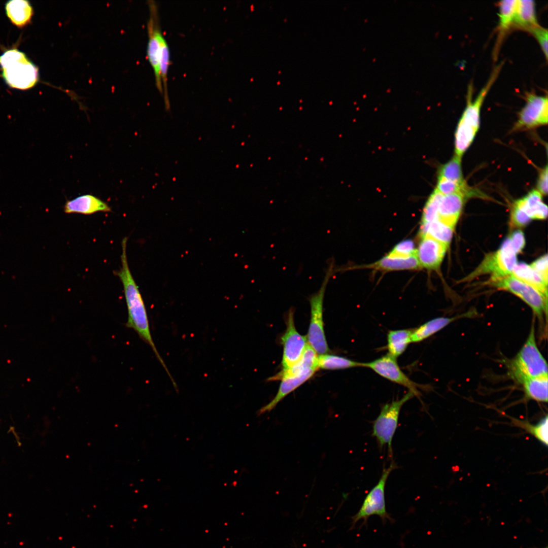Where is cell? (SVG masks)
Masks as SVG:
<instances>
[{"instance_id": "cell-30", "label": "cell", "mask_w": 548, "mask_h": 548, "mask_svg": "<svg viewBox=\"0 0 548 548\" xmlns=\"http://www.w3.org/2000/svg\"><path fill=\"white\" fill-rule=\"evenodd\" d=\"M438 177L455 183L460 186L466 185L463 178L461 158L455 156L443 164L439 171Z\"/></svg>"}, {"instance_id": "cell-2", "label": "cell", "mask_w": 548, "mask_h": 548, "mask_svg": "<svg viewBox=\"0 0 548 548\" xmlns=\"http://www.w3.org/2000/svg\"><path fill=\"white\" fill-rule=\"evenodd\" d=\"M503 62L493 70L486 84L473 100V85L471 83L467 92L466 106L459 121L455 134V155L461 158L472 143L478 130L482 106L491 87L497 78Z\"/></svg>"}, {"instance_id": "cell-14", "label": "cell", "mask_w": 548, "mask_h": 548, "mask_svg": "<svg viewBox=\"0 0 548 548\" xmlns=\"http://www.w3.org/2000/svg\"><path fill=\"white\" fill-rule=\"evenodd\" d=\"M421 237L416 253L420 267L428 269L438 268L448 247L429 236L424 235Z\"/></svg>"}, {"instance_id": "cell-12", "label": "cell", "mask_w": 548, "mask_h": 548, "mask_svg": "<svg viewBox=\"0 0 548 548\" xmlns=\"http://www.w3.org/2000/svg\"><path fill=\"white\" fill-rule=\"evenodd\" d=\"M294 314V309H290L288 314L286 330L281 336L283 346L282 369L289 368L298 362L308 345L306 336L301 335L295 328Z\"/></svg>"}, {"instance_id": "cell-17", "label": "cell", "mask_w": 548, "mask_h": 548, "mask_svg": "<svg viewBox=\"0 0 548 548\" xmlns=\"http://www.w3.org/2000/svg\"><path fill=\"white\" fill-rule=\"evenodd\" d=\"M315 371H310L302 373L288 376L281 379V384L274 398L268 404L262 407L258 412L260 416L272 410L283 398L293 391L315 373Z\"/></svg>"}, {"instance_id": "cell-7", "label": "cell", "mask_w": 548, "mask_h": 548, "mask_svg": "<svg viewBox=\"0 0 548 548\" xmlns=\"http://www.w3.org/2000/svg\"><path fill=\"white\" fill-rule=\"evenodd\" d=\"M396 467L392 462L388 468L384 469L377 484L368 492L357 513L352 517L351 528L360 520H363V525H366L368 518L373 515L380 517L383 523L387 520L394 521L386 510L385 489L390 473Z\"/></svg>"}, {"instance_id": "cell-6", "label": "cell", "mask_w": 548, "mask_h": 548, "mask_svg": "<svg viewBox=\"0 0 548 548\" xmlns=\"http://www.w3.org/2000/svg\"><path fill=\"white\" fill-rule=\"evenodd\" d=\"M415 396L410 391L401 398L383 405L380 413L374 421L372 435L376 439L379 447H388L389 454H392V439L398 426L399 416L403 405Z\"/></svg>"}, {"instance_id": "cell-1", "label": "cell", "mask_w": 548, "mask_h": 548, "mask_svg": "<svg viewBox=\"0 0 548 548\" xmlns=\"http://www.w3.org/2000/svg\"><path fill=\"white\" fill-rule=\"evenodd\" d=\"M127 242V237L122 239L121 265L120 268L114 272L119 278L123 287L128 313L126 326L133 329L139 337L151 347L158 360L170 377L171 375L152 339L145 305L128 266L126 253Z\"/></svg>"}, {"instance_id": "cell-24", "label": "cell", "mask_w": 548, "mask_h": 548, "mask_svg": "<svg viewBox=\"0 0 548 548\" xmlns=\"http://www.w3.org/2000/svg\"><path fill=\"white\" fill-rule=\"evenodd\" d=\"M413 329H404L390 330L387 334V349L388 354L397 358L406 349L412 342Z\"/></svg>"}, {"instance_id": "cell-4", "label": "cell", "mask_w": 548, "mask_h": 548, "mask_svg": "<svg viewBox=\"0 0 548 548\" xmlns=\"http://www.w3.org/2000/svg\"><path fill=\"white\" fill-rule=\"evenodd\" d=\"M0 66L3 78L11 88L26 90L38 81V68L17 49L8 50L0 55Z\"/></svg>"}, {"instance_id": "cell-26", "label": "cell", "mask_w": 548, "mask_h": 548, "mask_svg": "<svg viewBox=\"0 0 548 548\" xmlns=\"http://www.w3.org/2000/svg\"><path fill=\"white\" fill-rule=\"evenodd\" d=\"M517 0H504L499 3L498 44L513 25Z\"/></svg>"}, {"instance_id": "cell-10", "label": "cell", "mask_w": 548, "mask_h": 548, "mask_svg": "<svg viewBox=\"0 0 548 548\" xmlns=\"http://www.w3.org/2000/svg\"><path fill=\"white\" fill-rule=\"evenodd\" d=\"M526 104L519 114L513 130L530 129L546 125L548 121L547 96H540L532 92L525 96Z\"/></svg>"}, {"instance_id": "cell-23", "label": "cell", "mask_w": 548, "mask_h": 548, "mask_svg": "<svg viewBox=\"0 0 548 548\" xmlns=\"http://www.w3.org/2000/svg\"><path fill=\"white\" fill-rule=\"evenodd\" d=\"M369 268L389 271L404 269H415L420 267L416 255L407 258L391 257L387 255L375 263L368 265Z\"/></svg>"}, {"instance_id": "cell-9", "label": "cell", "mask_w": 548, "mask_h": 548, "mask_svg": "<svg viewBox=\"0 0 548 548\" xmlns=\"http://www.w3.org/2000/svg\"><path fill=\"white\" fill-rule=\"evenodd\" d=\"M492 286L499 289L510 292L519 297L532 310L542 321L543 315L547 318V298L538 290L517 279L511 274L498 279L491 280Z\"/></svg>"}, {"instance_id": "cell-13", "label": "cell", "mask_w": 548, "mask_h": 548, "mask_svg": "<svg viewBox=\"0 0 548 548\" xmlns=\"http://www.w3.org/2000/svg\"><path fill=\"white\" fill-rule=\"evenodd\" d=\"M362 367L369 368L391 382L401 385L419 397V388L423 386L411 380L400 369L396 358L387 353L371 362L362 363Z\"/></svg>"}, {"instance_id": "cell-36", "label": "cell", "mask_w": 548, "mask_h": 548, "mask_svg": "<svg viewBox=\"0 0 548 548\" xmlns=\"http://www.w3.org/2000/svg\"><path fill=\"white\" fill-rule=\"evenodd\" d=\"M508 238L510 245L516 254L521 251L524 248L525 239L524 233L522 231L517 230L515 231Z\"/></svg>"}, {"instance_id": "cell-21", "label": "cell", "mask_w": 548, "mask_h": 548, "mask_svg": "<svg viewBox=\"0 0 548 548\" xmlns=\"http://www.w3.org/2000/svg\"><path fill=\"white\" fill-rule=\"evenodd\" d=\"M5 10L10 20L18 27H23L27 24L33 15L32 7L27 1H8L6 4Z\"/></svg>"}, {"instance_id": "cell-3", "label": "cell", "mask_w": 548, "mask_h": 548, "mask_svg": "<svg viewBox=\"0 0 548 548\" xmlns=\"http://www.w3.org/2000/svg\"><path fill=\"white\" fill-rule=\"evenodd\" d=\"M508 368L511 378L522 384L531 378L548 375L547 362L536 345L534 321L526 341Z\"/></svg>"}, {"instance_id": "cell-33", "label": "cell", "mask_w": 548, "mask_h": 548, "mask_svg": "<svg viewBox=\"0 0 548 548\" xmlns=\"http://www.w3.org/2000/svg\"><path fill=\"white\" fill-rule=\"evenodd\" d=\"M435 189L443 195L458 191L468 190L467 185L460 186L455 183L440 177L438 178V182Z\"/></svg>"}, {"instance_id": "cell-39", "label": "cell", "mask_w": 548, "mask_h": 548, "mask_svg": "<svg viewBox=\"0 0 548 548\" xmlns=\"http://www.w3.org/2000/svg\"><path fill=\"white\" fill-rule=\"evenodd\" d=\"M545 548H547V547H546Z\"/></svg>"}, {"instance_id": "cell-29", "label": "cell", "mask_w": 548, "mask_h": 548, "mask_svg": "<svg viewBox=\"0 0 548 548\" xmlns=\"http://www.w3.org/2000/svg\"><path fill=\"white\" fill-rule=\"evenodd\" d=\"M512 422L517 427L522 428L532 435L545 447L547 446L548 418L547 415L537 424H533L527 421L512 418Z\"/></svg>"}, {"instance_id": "cell-11", "label": "cell", "mask_w": 548, "mask_h": 548, "mask_svg": "<svg viewBox=\"0 0 548 548\" xmlns=\"http://www.w3.org/2000/svg\"><path fill=\"white\" fill-rule=\"evenodd\" d=\"M149 18L147 23L148 42L147 56L151 65L155 80L156 86L162 95L163 90L160 71V36L162 33L159 23L158 9L153 1L148 2Z\"/></svg>"}, {"instance_id": "cell-19", "label": "cell", "mask_w": 548, "mask_h": 548, "mask_svg": "<svg viewBox=\"0 0 548 548\" xmlns=\"http://www.w3.org/2000/svg\"><path fill=\"white\" fill-rule=\"evenodd\" d=\"M538 25L534 2L517 0L513 26L528 32Z\"/></svg>"}, {"instance_id": "cell-18", "label": "cell", "mask_w": 548, "mask_h": 548, "mask_svg": "<svg viewBox=\"0 0 548 548\" xmlns=\"http://www.w3.org/2000/svg\"><path fill=\"white\" fill-rule=\"evenodd\" d=\"M542 194L536 189L516 200L514 204L521 209L531 219H544L547 215V207L543 202Z\"/></svg>"}, {"instance_id": "cell-16", "label": "cell", "mask_w": 548, "mask_h": 548, "mask_svg": "<svg viewBox=\"0 0 548 548\" xmlns=\"http://www.w3.org/2000/svg\"><path fill=\"white\" fill-rule=\"evenodd\" d=\"M111 211V208L107 202L90 194L81 195L68 200L64 206V212L66 214L77 213L88 215L97 212Z\"/></svg>"}, {"instance_id": "cell-32", "label": "cell", "mask_w": 548, "mask_h": 548, "mask_svg": "<svg viewBox=\"0 0 548 548\" xmlns=\"http://www.w3.org/2000/svg\"><path fill=\"white\" fill-rule=\"evenodd\" d=\"M415 243L412 239H404L394 246L387 255L391 257L407 258L416 255Z\"/></svg>"}, {"instance_id": "cell-28", "label": "cell", "mask_w": 548, "mask_h": 548, "mask_svg": "<svg viewBox=\"0 0 548 548\" xmlns=\"http://www.w3.org/2000/svg\"><path fill=\"white\" fill-rule=\"evenodd\" d=\"M318 364L319 368L328 370L342 369L362 366V363L328 354L319 355Z\"/></svg>"}, {"instance_id": "cell-31", "label": "cell", "mask_w": 548, "mask_h": 548, "mask_svg": "<svg viewBox=\"0 0 548 548\" xmlns=\"http://www.w3.org/2000/svg\"><path fill=\"white\" fill-rule=\"evenodd\" d=\"M442 196L435 189L431 194L423 209L421 226L437 219L438 208Z\"/></svg>"}, {"instance_id": "cell-37", "label": "cell", "mask_w": 548, "mask_h": 548, "mask_svg": "<svg viewBox=\"0 0 548 548\" xmlns=\"http://www.w3.org/2000/svg\"><path fill=\"white\" fill-rule=\"evenodd\" d=\"M547 256L543 255L530 265L547 282Z\"/></svg>"}, {"instance_id": "cell-38", "label": "cell", "mask_w": 548, "mask_h": 548, "mask_svg": "<svg viewBox=\"0 0 548 548\" xmlns=\"http://www.w3.org/2000/svg\"><path fill=\"white\" fill-rule=\"evenodd\" d=\"M542 195H546L547 193V166L543 168L540 172L538 182L537 189Z\"/></svg>"}, {"instance_id": "cell-22", "label": "cell", "mask_w": 548, "mask_h": 548, "mask_svg": "<svg viewBox=\"0 0 548 548\" xmlns=\"http://www.w3.org/2000/svg\"><path fill=\"white\" fill-rule=\"evenodd\" d=\"M511 275L533 287L547 298V282L530 265L525 263H517Z\"/></svg>"}, {"instance_id": "cell-8", "label": "cell", "mask_w": 548, "mask_h": 548, "mask_svg": "<svg viewBox=\"0 0 548 548\" xmlns=\"http://www.w3.org/2000/svg\"><path fill=\"white\" fill-rule=\"evenodd\" d=\"M517 264L516 254L507 238L500 249L487 255L478 266L463 280L469 281L485 273L491 274V280L501 278L511 275Z\"/></svg>"}, {"instance_id": "cell-34", "label": "cell", "mask_w": 548, "mask_h": 548, "mask_svg": "<svg viewBox=\"0 0 548 548\" xmlns=\"http://www.w3.org/2000/svg\"><path fill=\"white\" fill-rule=\"evenodd\" d=\"M531 33L533 37H535L536 40L538 42L540 46L546 59H547V38H548V31L546 28H545L539 24L532 29L529 31Z\"/></svg>"}, {"instance_id": "cell-20", "label": "cell", "mask_w": 548, "mask_h": 548, "mask_svg": "<svg viewBox=\"0 0 548 548\" xmlns=\"http://www.w3.org/2000/svg\"><path fill=\"white\" fill-rule=\"evenodd\" d=\"M467 316V314L451 318L441 317L428 321L417 328L413 329L411 335L412 342L422 341L442 329L455 320Z\"/></svg>"}, {"instance_id": "cell-15", "label": "cell", "mask_w": 548, "mask_h": 548, "mask_svg": "<svg viewBox=\"0 0 548 548\" xmlns=\"http://www.w3.org/2000/svg\"><path fill=\"white\" fill-rule=\"evenodd\" d=\"M468 193L469 190L461 191L443 195L438 208L437 219L454 228Z\"/></svg>"}, {"instance_id": "cell-35", "label": "cell", "mask_w": 548, "mask_h": 548, "mask_svg": "<svg viewBox=\"0 0 548 548\" xmlns=\"http://www.w3.org/2000/svg\"><path fill=\"white\" fill-rule=\"evenodd\" d=\"M531 219L521 209L513 204L511 213L512 224L516 226H523Z\"/></svg>"}, {"instance_id": "cell-5", "label": "cell", "mask_w": 548, "mask_h": 548, "mask_svg": "<svg viewBox=\"0 0 548 548\" xmlns=\"http://www.w3.org/2000/svg\"><path fill=\"white\" fill-rule=\"evenodd\" d=\"M333 272L331 264L320 289L309 298L311 319L306 338L309 346L319 355L328 354L329 351L324 329L323 306L326 288Z\"/></svg>"}, {"instance_id": "cell-25", "label": "cell", "mask_w": 548, "mask_h": 548, "mask_svg": "<svg viewBox=\"0 0 548 548\" xmlns=\"http://www.w3.org/2000/svg\"><path fill=\"white\" fill-rule=\"evenodd\" d=\"M525 396L537 402H547L548 399V375L531 378L524 381Z\"/></svg>"}, {"instance_id": "cell-27", "label": "cell", "mask_w": 548, "mask_h": 548, "mask_svg": "<svg viewBox=\"0 0 548 548\" xmlns=\"http://www.w3.org/2000/svg\"><path fill=\"white\" fill-rule=\"evenodd\" d=\"M454 228L437 219L421 226L420 234L427 235L449 247Z\"/></svg>"}]
</instances>
